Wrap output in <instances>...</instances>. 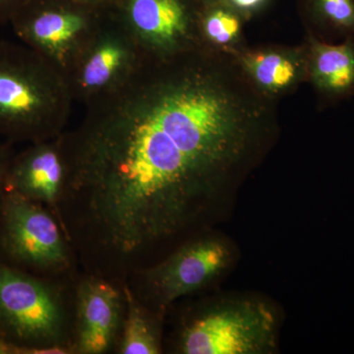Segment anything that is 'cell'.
Masks as SVG:
<instances>
[{
	"label": "cell",
	"instance_id": "6",
	"mask_svg": "<svg viewBox=\"0 0 354 354\" xmlns=\"http://www.w3.org/2000/svg\"><path fill=\"white\" fill-rule=\"evenodd\" d=\"M230 260V249L220 239H191L123 283L144 306L158 314L178 298L208 285L227 267Z\"/></svg>",
	"mask_w": 354,
	"mask_h": 354
},
{
	"label": "cell",
	"instance_id": "16",
	"mask_svg": "<svg viewBox=\"0 0 354 354\" xmlns=\"http://www.w3.org/2000/svg\"><path fill=\"white\" fill-rule=\"evenodd\" d=\"M306 34L335 41L354 37V0H301Z\"/></svg>",
	"mask_w": 354,
	"mask_h": 354
},
{
	"label": "cell",
	"instance_id": "10",
	"mask_svg": "<svg viewBox=\"0 0 354 354\" xmlns=\"http://www.w3.org/2000/svg\"><path fill=\"white\" fill-rule=\"evenodd\" d=\"M124 311L122 283L86 274L74 295V353H109L120 337Z\"/></svg>",
	"mask_w": 354,
	"mask_h": 354
},
{
	"label": "cell",
	"instance_id": "18",
	"mask_svg": "<svg viewBox=\"0 0 354 354\" xmlns=\"http://www.w3.org/2000/svg\"><path fill=\"white\" fill-rule=\"evenodd\" d=\"M12 157L13 153L11 152L10 147L0 144V207H1L2 198L4 194L7 169H8Z\"/></svg>",
	"mask_w": 354,
	"mask_h": 354
},
{
	"label": "cell",
	"instance_id": "21",
	"mask_svg": "<svg viewBox=\"0 0 354 354\" xmlns=\"http://www.w3.org/2000/svg\"><path fill=\"white\" fill-rule=\"evenodd\" d=\"M78 1L83 2V3L90 4V6L97 7H113L115 0H78Z\"/></svg>",
	"mask_w": 354,
	"mask_h": 354
},
{
	"label": "cell",
	"instance_id": "1",
	"mask_svg": "<svg viewBox=\"0 0 354 354\" xmlns=\"http://www.w3.org/2000/svg\"><path fill=\"white\" fill-rule=\"evenodd\" d=\"M278 101L230 53L201 48L148 60L60 135L57 209L86 274L123 283L160 244L184 234L216 193L262 160L279 133Z\"/></svg>",
	"mask_w": 354,
	"mask_h": 354
},
{
	"label": "cell",
	"instance_id": "8",
	"mask_svg": "<svg viewBox=\"0 0 354 354\" xmlns=\"http://www.w3.org/2000/svg\"><path fill=\"white\" fill-rule=\"evenodd\" d=\"M147 62L111 7L67 73L74 101L88 106L118 92Z\"/></svg>",
	"mask_w": 354,
	"mask_h": 354
},
{
	"label": "cell",
	"instance_id": "13",
	"mask_svg": "<svg viewBox=\"0 0 354 354\" xmlns=\"http://www.w3.org/2000/svg\"><path fill=\"white\" fill-rule=\"evenodd\" d=\"M308 80L321 108L326 109L354 95V37L327 41L306 34Z\"/></svg>",
	"mask_w": 354,
	"mask_h": 354
},
{
	"label": "cell",
	"instance_id": "17",
	"mask_svg": "<svg viewBox=\"0 0 354 354\" xmlns=\"http://www.w3.org/2000/svg\"><path fill=\"white\" fill-rule=\"evenodd\" d=\"M228 3L241 12L247 21L262 11L270 0H227Z\"/></svg>",
	"mask_w": 354,
	"mask_h": 354
},
{
	"label": "cell",
	"instance_id": "20",
	"mask_svg": "<svg viewBox=\"0 0 354 354\" xmlns=\"http://www.w3.org/2000/svg\"><path fill=\"white\" fill-rule=\"evenodd\" d=\"M0 354H16V346L6 341L0 335Z\"/></svg>",
	"mask_w": 354,
	"mask_h": 354
},
{
	"label": "cell",
	"instance_id": "2",
	"mask_svg": "<svg viewBox=\"0 0 354 354\" xmlns=\"http://www.w3.org/2000/svg\"><path fill=\"white\" fill-rule=\"evenodd\" d=\"M74 102L64 72L22 43L0 41V135L31 144L57 138Z\"/></svg>",
	"mask_w": 354,
	"mask_h": 354
},
{
	"label": "cell",
	"instance_id": "15",
	"mask_svg": "<svg viewBox=\"0 0 354 354\" xmlns=\"http://www.w3.org/2000/svg\"><path fill=\"white\" fill-rule=\"evenodd\" d=\"M124 291L125 311L118 353L120 354H158L162 351L160 325L157 314L137 299L127 283Z\"/></svg>",
	"mask_w": 354,
	"mask_h": 354
},
{
	"label": "cell",
	"instance_id": "7",
	"mask_svg": "<svg viewBox=\"0 0 354 354\" xmlns=\"http://www.w3.org/2000/svg\"><path fill=\"white\" fill-rule=\"evenodd\" d=\"M277 320L266 304L250 300L216 304L184 328L179 353L259 354L274 349Z\"/></svg>",
	"mask_w": 354,
	"mask_h": 354
},
{
	"label": "cell",
	"instance_id": "11",
	"mask_svg": "<svg viewBox=\"0 0 354 354\" xmlns=\"http://www.w3.org/2000/svg\"><path fill=\"white\" fill-rule=\"evenodd\" d=\"M66 165L60 136L32 143L13 156L7 169L4 189L44 205L57 216L64 193Z\"/></svg>",
	"mask_w": 354,
	"mask_h": 354
},
{
	"label": "cell",
	"instance_id": "19",
	"mask_svg": "<svg viewBox=\"0 0 354 354\" xmlns=\"http://www.w3.org/2000/svg\"><path fill=\"white\" fill-rule=\"evenodd\" d=\"M26 0H0V24L10 22L16 11Z\"/></svg>",
	"mask_w": 354,
	"mask_h": 354
},
{
	"label": "cell",
	"instance_id": "3",
	"mask_svg": "<svg viewBox=\"0 0 354 354\" xmlns=\"http://www.w3.org/2000/svg\"><path fill=\"white\" fill-rule=\"evenodd\" d=\"M73 329L74 314L59 286L0 261V335L16 346V354L73 349Z\"/></svg>",
	"mask_w": 354,
	"mask_h": 354
},
{
	"label": "cell",
	"instance_id": "12",
	"mask_svg": "<svg viewBox=\"0 0 354 354\" xmlns=\"http://www.w3.org/2000/svg\"><path fill=\"white\" fill-rule=\"evenodd\" d=\"M234 55L254 86L274 101L292 94L308 80L304 41L299 46L247 44Z\"/></svg>",
	"mask_w": 354,
	"mask_h": 354
},
{
	"label": "cell",
	"instance_id": "14",
	"mask_svg": "<svg viewBox=\"0 0 354 354\" xmlns=\"http://www.w3.org/2000/svg\"><path fill=\"white\" fill-rule=\"evenodd\" d=\"M245 18L227 0L201 1L199 32L203 48L234 55L247 46Z\"/></svg>",
	"mask_w": 354,
	"mask_h": 354
},
{
	"label": "cell",
	"instance_id": "4",
	"mask_svg": "<svg viewBox=\"0 0 354 354\" xmlns=\"http://www.w3.org/2000/svg\"><path fill=\"white\" fill-rule=\"evenodd\" d=\"M111 8L78 0H26L9 24L20 43L67 75Z\"/></svg>",
	"mask_w": 354,
	"mask_h": 354
},
{
	"label": "cell",
	"instance_id": "22",
	"mask_svg": "<svg viewBox=\"0 0 354 354\" xmlns=\"http://www.w3.org/2000/svg\"><path fill=\"white\" fill-rule=\"evenodd\" d=\"M200 1H207V0H200Z\"/></svg>",
	"mask_w": 354,
	"mask_h": 354
},
{
	"label": "cell",
	"instance_id": "5",
	"mask_svg": "<svg viewBox=\"0 0 354 354\" xmlns=\"http://www.w3.org/2000/svg\"><path fill=\"white\" fill-rule=\"evenodd\" d=\"M0 245L13 262L43 274H64L73 264V250L53 212L6 189L0 207Z\"/></svg>",
	"mask_w": 354,
	"mask_h": 354
},
{
	"label": "cell",
	"instance_id": "9",
	"mask_svg": "<svg viewBox=\"0 0 354 354\" xmlns=\"http://www.w3.org/2000/svg\"><path fill=\"white\" fill-rule=\"evenodd\" d=\"M200 0H115L113 9L148 60L203 48Z\"/></svg>",
	"mask_w": 354,
	"mask_h": 354
}]
</instances>
